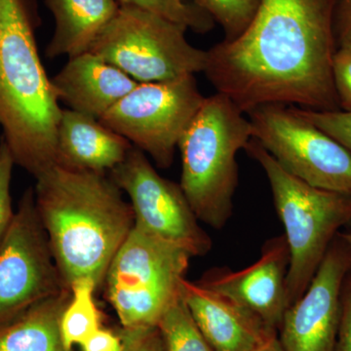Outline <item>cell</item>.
I'll return each instance as SVG.
<instances>
[{
	"mask_svg": "<svg viewBox=\"0 0 351 351\" xmlns=\"http://www.w3.org/2000/svg\"><path fill=\"white\" fill-rule=\"evenodd\" d=\"M335 0H262L246 31L206 51L203 73L246 114L269 104L341 110L332 82Z\"/></svg>",
	"mask_w": 351,
	"mask_h": 351,
	"instance_id": "6da1fadb",
	"label": "cell"
},
{
	"mask_svg": "<svg viewBox=\"0 0 351 351\" xmlns=\"http://www.w3.org/2000/svg\"><path fill=\"white\" fill-rule=\"evenodd\" d=\"M34 179L36 211L64 285L80 278L103 285L135 225L130 203L107 174L55 164Z\"/></svg>",
	"mask_w": 351,
	"mask_h": 351,
	"instance_id": "7a4b0ae2",
	"label": "cell"
},
{
	"mask_svg": "<svg viewBox=\"0 0 351 351\" xmlns=\"http://www.w3.org/2000/svg\"><path fill=\"white\" fill-rule=\"evenodd\" d=\"M36 0H0V129L15 164L36 177L56 163L62 108L36 41Z\"/></svg>",
	"mask_w": 351,
	"mask_h": 351,
	"instance_id": "3957f363",
	"label": "cell"
},
{
	"mask_svg": "<svg viewBox=\"0 0 351 351\" xmlns=\"http://www.w3.org/2000/svg\"><path fill=\"white\" fill-rule=\"evenodd\" d=\"M252 136V125L226 95L205 97L180 138L181 188L196 217L221 230L232 217L239 184L237 156Z\"/></svg>",
	"mask_w": 351,
	"mask_h": 351,
	"instance_id": "277c9868",
	"label": "cell"
},
{
	"mask_svg": "<svg viewBox=\"0 0 351 351\" xmlns=\"http://www.w3.org/2000/svg\"><path fill=\"white\" fill-rule=\"evenodd\" d=\"M245 151L269 180L289 249L288 307L304 295L339 228L351 223V195L315 188L291 175L252 138Z\"/></svg>",
	"mask_w": 351,
	"mask_h": 351,
	"instance_id": "5b68a950",
	"label": "cell"
},
{
	"mask_svg": "<svg viewBox=\"0 0 351 351\" xmlns=\"http://www.w3.org/2000/svg\"><path fill=\"white\" fill-rule=\"evenodd\" d=\"M191 256L134 226L106 274V297L123 329L157 327L181 297Z\"/></svg>",
	"mask_w": 351,
	"mask_h": 351,
	"instance_id": "8992f818",
	"label": "cell"
},
{
	"mask_svg": "<svg viewBox=\"0 0 351 351\" xmlns=\"http://www.w3.org/2000/svg\"><path fill=\"white\" fill-rule=\"evenodd\" d=\"M186 32L149 11L120 5L89 52L138 83L166 82L204 71L206 51L191 45Z\"/></svg>",
	"mask_w": 351,
	"mask_h": 351,
	"instance_id": "52a82bcc",
	"label": "cell"
},
{
	"mask_svg": "<svg viewBox=\"0 0 351 351\" xmlns=\"http://www.w3.org/2000/svg\"><path fill=\"white\" fill-rule=\"evenodd\" d=\"M204 100L195 75L138 83L99 120L167 169Z\"/></svg>",
	"mask_w": 351,
	"mask_h": 351,
	"instance_id": "ba28073f",
	"label": "cell"
},
{
	"mask_svg": "<svg viewBox=\"0 0 351 351\" xmlns=\"http://www.w3.org/2000/svg\"><path fill=\"white\" fill-rule=\"evenodd\" d=\"M252 136L281 166L315 188L351 195V154L295 112L269 104L246 113Z\"/></svg>",
	"mask_w": 351,
	"mask_h": 351,
	"instance_id": "9c48e42d",
	"label": "cell"
},
{
	"mask_svg": "<svg viewBox=\"0 0 351 351\" xmlns=\"http://www.w3.org/2000/svg\"><path fill=\"white\" fill-rule=\"evenodd\" d=\"M110 179L129 198L136 228L193 257H204L213 247L199 225L180 184L162 177L147 154L133 147L110 173Z\"/></svg>",
	"mask_w": 351,
	"mask_h": 351,
	"instance_id": "30bf717a",
	"label": "cell"
},
{
	"mask_svg": "<svg viewBox=\"0 0 351 351\" xmlns=\"http://www.w3.org/2000/svg\"><path fill=\"white\" fill-rule=\"evenodd\" d=\"M64 289L69 288L36 211L34 189H27L0 245V326Z\"/></svg>",
	"mask_w": 351,
	"mask_h": 351,
	"instance_id": "8fae6325",
	"label": "cell"
},
{
	"mask_svg": "<svg viewBox=\"0 0 351 351\" xmlns=\"http://www.w3.org/2000/svg\"><path fill=\"white\" fill-rule=\"evenodd\" d=\"M350 269L351 249L339 232L306 292L284 313L277 334L285 351H335L341 289Z\"/></svg>",
	"mask_w": 351,
	"mask_h": 351,
	"instance_id": "7c38bea8",
	"label": "cell"
},
{
	"mask_svg": "<svg viewBox=\"0 0 351 351\" xmlns=\"http://www.w3.org/2000/svg\"><path fill=\"white\" fill-rule=\"evenodd\" d=\"M289 258L285 235H279L263 244L261 258L250 267L239 271L216 267L197 283L230 298L257 316L265 326L278 332L288 308Z\"/></svg>",
	"mask_w": 351,
	"mask_h": 351,
	"instance_id": "4fadbf2b",
	"label": "cell"
},
{
	"mask_svg": "<svg viewBox=\"0 0 351 351\" xmlns=\"http://www.w3.org/2000/svg\"><path fill=\"white\" fill-rule=\"evenodd\" d=\"M181 294L203 336L216 351H256L277 335L237 302L199 283L184 279Z\"/></svg>",
	"mask_w": 351,
	"mask_h": 351,
	"instance_id": "5bb4252c",
	"label": "cell"
},
{
	"mask_svg": "<svg viewBox=\"0 0 351 351\" xmlns=\"http://www.w3.org/2000/svg\"><path fill=\"white\" fill-rule=\"evenodd\" d=\"M51 82L59 103L96 119H100L138 84L89 51L69 58Z\"/></svg>",
	"mask_w": 351,
	"mask_h": 351,
	"instance_id": "9a60e30c",
	"label": "cell"
},
{
	"mask_svg": "<svg viewBox=\"0 0 351 351\" xmlns=\"http://www.w3.org/2000/svg\"><path fill=\"white\" fill-rule=\"evenodd\" d=\"M133 145L100 120L63 108L57 130L56 163L76 171L107 174Z\"/></svg>",
	"mask_w": 351,
	"mask_h": 351,
	"instance_id": "2e32d148",
	"label": "cell"
},
{
	"mask_svg": "<svg viewBox=\"0 0 351 351\" xmlns=\"http://www.w3.org/2000/svg\"><path fill=\"white\" fill-rule=\"evenodd\" d=\"M55 27L45 54L49 59L77 56L92 44L119 11V0H44Z\"/></svg>",
	"mask_w": 351,
	"mask_h": 351,
	"instance_id": "e0dca14e",
	"label": "cell"
},
{
	"mask_svg": "<svg viewBox=\"0 0 351 351\" xmlns=\"http://www.w3.org/2000/svg\"><path fill=\"white\" fill-rule=\"evenodd\" d=\"M71 289L38 302L0 326V351H68L60 332V318Z\"/></svg>",
	"mask_w": 351,
	"mask_h": 351,
	"instance_id": "ac0fdd59",
	"label": "cell"
},
{
	"mask_svg": "<svg viewBox=\"0 0 351 351\" xmlns=\"http://www.w3.org/2000/svg\"><path fill=\"white\" fill-rule=\"evenodd\" d=\"M96 283L80 278L71 284V299L60 318V332L64 346L73 351L101 328V313L95 302Z\"/></svg>",
	"mask_w": 351,
	"mask_h": 351,
	"instance_id": "d6986e66",
	"label": "cell"
},
{
	"mask_svg": "<svg viewBox=\"0 0 351 351\" xmlns=\"http://www.w3.org/2000/svg\"><path fill=\"white\" fill-rule=\"evenodd\" d=\"M157 328L165 351H216L203 336L182 294L163 314Z\"/></svg>",
	"mask_w": 351,
	"mask_h": 351,
	"instance_id": "ffe728a7",
	"label": "cell"
},
{
	"mask_svg": "<svg viewBox=\"0 0 351 351\" xmlns=\"http://www.w3.org/2000/svg\"><path fill=\"white\" fill-rule=\"evenodd\" d=\"M120 5L132 6L156 14L182 25L186 29L207 34L214 29V20L206 12L186 0H119Z\"/></svg>",
	"mask_w": 351,
	"mask_h": 351,
	"instance_id": "44dd1931",
	"label": "cell"
},
{
	"mask_svg": "<svg viewBox=\"0 0 351 351\" xmlns=\"http://www.w3.org/2000/svg\"><path fill=\"white\" fill-rule=\"evenodd\" d=\"M223 29L225 38H239L251 24L262 0H191Z\"/></svg>",
	"mask_w": 351,
	"mask_h": 351,
	"instance_id": "7402d4cb",
	"label": "cell"
},
{
	"mask_svg": "<svg viewBox=\"0 0 351 351\" xmlns=\"http://www.w3.org/2000/svg\"><path fill=\"white\" fill-rule=\"evenodd\" d=\"M293 108L298 114L334 138L351 154V110L319 112L295 106Z\"/></svg>",
	"mask_w": 351,
	"mask_h": 351,
	"instance_id": "603a6c76",
	"label": "cell"
},
{
	"mask_svg": "<svg viewBox=\"0 0 351 351\" xmlns=\"http://www.w3.org/2000/svg\"><path fill=\"white\" fill-rule=\"evenodd\" d=\"M16 164L10 149L0 137V245L12 223L15 212L11 198V181Z\"/></svg>",
	"mask_w": 351,
	"mask_h": 351,
	"instance_id": "cb8c5ba5",
	"label": "cell"
},
{
	"mask_svg": "<svg viewBox=\"0 0 351 351\" xmlns=\"http://www.w3.org/2000/svg\"><path fill=\"white\" fill-rule=\"evenodd\" d=\"M332 82L341 110H351V48H338L332 63Z\"/></svg>",
	"mask_w": 351,
	"mask_h": 351,
	"instance_id": "d4e9b609",
	"label": "cell"
},
{
	"mask_svg": "<svg viewBox=\"0 0 351 351\" xmlns=\"http://www.w3.org/2000/svg\"><path fill=\"white\" fill-rule=\"evenodd\" d=\"M120 336L124 341V351H165L158 328L123 329Z\"/></svg>",
	"mask_w": 351,
	"mask_h": 351,
	"instance_id": "484cf974",
	"label": "cell"
},
{
	"mask_svg": "<svg viewBox=\"0 0 351 351\" xmlns=\"http://www.w3.org/2000/svg\"><path fill=\"white\" fill-rule=\"evenodd\" d=\"M335 351H351V269L341 289V322Z\"/></svg>",
	"mask_w": 351,
	"mask_h": 351,
	"instance_id": "4316f807",
	"label": "cell"
},
{
	"mask_svg": "<svg viewBox=\"0 0 351 351\" xmlns=\"http://www.w3.org/2000/svg\"><path fill=\"white\" fill-rule=\"evenodd\" d=\"M332 27L337 48H351V0H335Z\"/></svg>",
	"mask_w": 351,
	"mask_h": 351,
	"instance_id": "83f0119b",
	"label": "cell"
},
{
	"mask_svg": "<svg viewBox=\"0 0 351 351\" xmlns=\"http://www.w3.org/2000/svg\"><path fill=\"white\" fill-rule=\"evenodd\" d=\"M82 351H124L122 337L110 330L101 328L82 346Z\"/></svg>",
	"mask_w": 351,
	"mask_h": 351,
	"instance_id": "f1b7e54d",
	"label": "cell"
},
{
	"mask_svg": "<svg viewBox=\"0 0 351 351\" xmlns=\"http://www.w3.org/2000/svg\"><path fill=\"white\" fill-rule=\"evenodd\" d=\"M256 351H285V350H284L283 346L281 345L278 339V334H277L276 336L272 337L269 341H267L265 345L261 346Z\"/></svg>",
	"mask_w": 351,
	"mask_h": 351,
	"instance_id": "f546056e",
	"label": "cell"
},
{
	"mask_svg": "<svg viewBox=\"0 0 351 351\" xmlns=\"http://www.w3.org/2000/svg\"><path fill=\"white\" fill-rule=\"evenodd\" d=\"M345 235V239H346V242H348V245H350L351 249V232L350 233H346Z\"/></svg>",
	"mask_w": 351,
	"mask_h": 351,
	"instance_id": "4dcf8cb0",
	"label": "cell"
}]
</instances>
